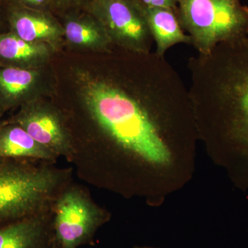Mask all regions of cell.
<instances>
[{
    "instance_id": "cell-1",
    "label": "cell",
    "mask_w": 248,
    "mask_h": 248,
    "mask_svg": "<svg viewBox=\"0 0 248 248\" xmlns=\"http://www.w3.org/2000/svg\"><path fill=\"white\" fill-rule=\"evenodd\" d=\"M84 99L103 133L149 164H169L170 141L196 126L188 90L165 57L138 53L133 79L115 75L89 81Z\"/></svg>"
},
{
    "instance_id": "cell-2",
    "label": "cell",
    "mask_w": 248,
    "mask_h": 248,
    "mask_svg": "<svg viewBox=\"0 0 248 248\" xmlns=\"http://www.w3.org/2000/svg\"><path fill=\"white\" fill-rule=\"evenodd\" d=\"M196 126L229 154L248 184V37L189 58Z\"/></svg>"
},
{
    "instance_id": "cell-3",
    "label": "cell",
    "mask_w": 248,
    "mask_h": 248,
    "mask_svg": "<svg viewBox=\"0 0 248 248\" xmlns=\"http://www.w3.org/2000/svg\"><path fill=\"white\" fill-rule=\"evenodd\" d=\"M176 14L200 54L248 37V6L241 0H177Z\"/></svg>"
},
{
    "instance_id": "cell-4",
    "label": "cell",
    "mask_w": 248,
    "mask_h": 248,
    "mask_svg": "<svg viewBox=\"0 0 248 248\" xmlns=\"http://www.w3.org/2000/svg\"><path fill=\"white\" fill-rule=\"evenodd\" d=\"M60 179L51 170L0 158V226L32 215L46 202Z\"/></svg>"
},
{
    "instance_id": "cell-5",
    "label": "cell",
    "mask_w": 248,
    "mask_h": 248,
    "mask_svg": "<svg viewBox=\"0 0 248 248\" xmlns=\"http://www.w3.org/2000/svg\"><path fill=\"white\" fill-rule=\"evenodd\" d=\"M95 14L110 41L138 53H150L153 37L140 0H96Z\"/></svg>"
},
{
    "instance_id": "cell-6",
    "label": "cell",
    "mask_w": 248,
    "mask_h": 248,
    "mask_svg": "<svg viewBox=\"0 0 248 248\" xmlns=\"http://www.w3.org/2000/svg\"><path fill=\"white\" fill-rule=\"evenodd\" d=\"M104 221L102 212L81 191L64 192L55 208V233L61 248L79 247L92 237Z\"/></svg>"
},
{
    "instance_id": "cell-7",
    "label": "cell",
    "mask_w": 248,
    "mask_h": 248,
    "mask_svg": "<svg viewBox=\"0 0 248 248\" xmlns=\"http://www.w3.org/2000/svg\"><path fill=\"white\" fill-rule=\"evenodd\" d=\"M11 122L22 127L56 156L71 155V143L66 132L58 117L50 111L25 106Z\"/></svg>"
},
{
    "instance_id": "cell-8",
    "label": "cell",
    "mask_w": 248,
    "mask_h": 248,
    "mask_svg": "<svg viewBox=\"0 0 248 248\" xmlns=\"http://www.w3.org/2000/svg\"><path fill=\"white\" fill-rule=\"evenodd\" d=\"M8 22L11 32L33 43L55 40L62 31L56 22L47 15L17 5L13 4L9 8Z\"/></svg>"
},
{
    "instance_id": "cell-9",
    "label": "cell",
    "mask_w": 248,
    "mask_h": 248,
    "mask_svg": "<svg viewBox=\"0 0 248 248\" xmlns=\"http://www.w3.org/2000/svg\"><path fill=\"white\" fill-rule=\"evenodd\" d=\"M143 6L148 28L156 44L155 53L164 57L166 51L173 46L191 45L190 37L182 29L175 11Z\"/></svg>"
},
{
    "instance_id": "cell-10",
    "label": "cell",
    "mask_w": 248,
    "mask_h": 248,
    "mask_svg": "<svg viewBox=\"0 0 248 248\" xmlns=\"http://www.w3.org/2000/svg\"><path fill=\"white\" fill-rule=\"evenodd\" d=\"M56 156L17 124L10 122L0 126V158L50 160Z\"/></svg>"
},
{
    "instance_id": "cell-11",
    "label": "cell",
    "mask_w": 248,
    "mask_h": 248,
    "mask_svg": "<svg viewBox=\"0 0 248 248\" xmlns=\"http://www.w3.org/2000/svg\"><path fill=\"white\" fill-rule=\"evenodd\" d=\"M44 221L27 217L0 226V248H41L45 236Z\"/></svg>"
},
{
    "instance_id": "cell-12",
    "label": "cell",
    "mask_w": 248,
    "mask_h": 248,
    "mask_svg": "<svg viewBox=\"0 0 248 248\" xmlns=\"http://www.w3.org/2000/svg\"><path fill=\"white\" fill-rule=\"evenodd\" d=\"M36 79L37 73L29 68L0 66V104L4 110L24 101Z\"/></svg>"
},
{
    "instance_id": "cell-13",
    "label": "cell",
    "mask_w": 248,
    "mask_h": 248,
    "mask_svg": "<svg viewBox=\"0 0 248 248\" xmlns=\"http://www.w3.org/2000/svg\"><path fill=\"white\" fill-rule=\"evenodd\" d=\"M46 53L45 46L22 40L11 31L0 34V66L27 68L24 65Z\"/></svg>"
},
{
    "instance_id": "cell-14",
    "label": "cell",
    "mask_w": 248,
    "mask_h": 248,
    "mask_svg": "<svg viewBox=\"0 0 248 248\" xmlns=\"http://www.w3.org/2000/svg\"><path fill=\"white\" fill-rule=\"evenodd\" d=\"M65 32L68 40L74 45L103 46L110 42L104 29L87 19H70Z\"/></svg>"
},
{
    "instance_id": "cell-15",
    "label": "cell",
    "mask_w": 248,
    "mask_h": 248,
    "mask_svg": "<svg viewBox=\"0 0 248 248\" xmlns=\"http://www.w3.org/2000/svg\"><path fill=\"white\" fill-rule=\"evenodd\" d=\"M143 6L152 8H163L177 10V0H140Z\"/></svg>"
},
{
    "instance_id": "cell-16",
    "label": "cell",
    "mask_w": 248,
    "mask_h": 248,
    "mask_svg": "<svg viewBox=\"0 0 248 248\" xmlns=\"http://www.w3.org/2000/svg\"><path fill=\"white\" fill-rule=\"evenodd\" d=\"M13 1H14V5L31 9V8L43 6L48 0H13Z\"/></svg>"
},
{
    "instance_id": "cell-17",
    "label": "cell",
    "mask_w": 248,
    "mask_h": 248,
    "mask_svg": "<svg viewBox=\"0 0 248 248\" xmlns=\"http://www.w3.org/2000/svg\"><path fill=\"white\" fill-rule=\"evenodd\" d=\"M61 1H64V2H68V1H77V0H60Z\"/></svg>"
},
{
    "instance_id": "cell-18",
    "label": "cell",
    "mask_w": 248,
    "mask_h": 248,
    "mask_svg": "<svg viewBox=\"0 0 248 248\" xmlns=\"http://www.w3.org/2000/svg\"><path fill=\"white\" fill-rule=\"evenodd\" d=\"M4 110V108H3L2 107H1V104H0V114L1 113V112Z\"/></svg>"
},
{
    "instance_id": "cell-19",
    "label": "cell",
    "mask_w": 248,
    "mask_h": 248,
    "mask_svg": "<svg viewBox=\"0 0 248 248\" xmlns=\"http://www.w3.org/2000/svg\"><path fill=\"white\" fill-rule=\"evenodd\" d=\"M148 248V247H142V248H140V247H137V248Z\"/></svg>"
},
{
    "instance_id": "cell-20",
    "label": "cell",
    "mask_w": 248,
    "mask_h": 248,
    "mask_svg": "<svg viewBox=\"0 0 248 248\" xmlns=\"http://www.w3.org/2000/svg\"><path fill=\"white\" fill-rule=\"evenodd\" d=\"M1 125H2V124H0V126H1Z\"/></svg>"
},
{
    "instance_id": "cell-21",
    "label": "cell",
    "mask_w": 248,
    "mask_h": 248,
    "mask_svg": "<svg viewBox=\"0 0 248 248\" xmlns=\"http://www.w3.org/2000/svg\"><path fill=\"white\" fill-rule=\"evenodd\" d=\"M0 1H1V0H0Z\"/></svg>"
}]
</instances>
